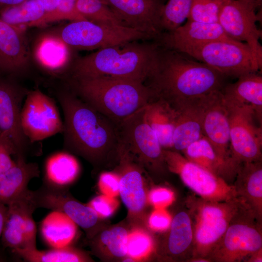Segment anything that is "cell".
Masks as SVG:
<instances>
[{
    "label": "cell",
    "mask_w": 262,
    "mask_h": 262,
    "mask_svg": "<svg viewBox=\"0 0 262 262\" xmlns=\"http://www.w3.org/2000/svg\"><path fill=\"white\" fill-rule=\"evenodd\" d=\"M77 225L67 215L53 211L42 221L40 226L42 237L52 247L69 245L76 237Z\"/></svg>",
    "instance_id": "1f68e13d"
},
{
    "label": "cell",
    "mask_w": 262,
    "mask_h": 262,
    "mask_svg": "<svg viewBox=\"0 0 262 262\" xmlns=\"http://www.w3.org/2000/svg\"><path fill=\"white\" fill-rule=\"evenodd\" d=\"M71 49L52 33L39 37L34 49V57L39 66L49 73L60 74L68 67Z\"/></svg>",
    "instance_id": "4316f807"
},
{
    "label": "cell",
    "mask_w": 262,
    "mask_h": 262,
    "mask_svg": "<svg viewBox=\"0 0 262 262\" xmlns=\"http://www.w3.org/2000/svg\"><path fill=\"white\" fill-rule=\"evenodd\" d=\"M147 199L149 205L155 209H164L172 203L174 199V194L167 188L154 187L149 191Z\"/></svg>",
    "instance_id": "f6af8a7d"
},
{
    "label": "cell",
    "mask_w": 262,
    "mask_h": 262,
    "mask_svg": "<svg viewBox=\"0 0 262 262\" xmlns=\"http://www.w3.org/2000/svg\"><path fill=\"white\" fill-rule=\"evenodd\" d=\"M71 90L117 125L155 98L144 82L110 77L72 78Z\"/></svg>",
    "instance_id": "3957f363"
},
{
    "label": "cell",
    "mask_w": 262,
    "mask_h": 262,
    "mask_svg": "<svg viewBox=\"0 0 262 262\" xmlns=\"http://www.w3.org/2000/svg\"><path fill=\"white\" fill-rule=\"evenodd\" d=\"M238 215L196 221L194 229L193 258L207 259L208 256L223 236L230 223Z\"/></svg>",
    "instance_id": "f546056e"
},
{
    "label": "cell",
    "mask_w": 262,
    "mask_h": 262,
    "mask_svg": "<svg viewBox=\"0 0 262 262\" xmlns=\"http://www.w3.org/2000/svg\"><path fill=\"white\" fill-rule=\"evenodd\" d=\"M45 8L46 15L43 26L53 22V18L60 0H40Z\"/></svg>",
    "instance_id": "7dc6e473"
},
{
    "label": "cell",
    "mask_w": 262,
    "mask_h": 262,
    "mask_svg": "<svg viewBox=\"0 0 262 262\" xmlns=\"http://www.w3.org/2000/svg\"><path fill=\"white\" fill-rule=\"evenodd\" d=\"M261 3L259 0L226 1L221 9L218 23L229 37L245 42L262 68V47L259 42L262 32L256 25L258 16L256 13Z\"/></svg>",
    "instance_id": "7c38bea8"
},
{
    "label": "cell",
    "mask_w": 262,
    "mask_h": 262,
    "mask_svg": "<svg viewBox=\"0 0 262 262\" xmlns=\"http://www.w3.org/2000/svg\"><path fill=\"white\" fill-rule=\"evenodd\" d=\"M171 220L170 215L164 209H155L148 215L146 226L154 231L163 232L168 229Z\"/></svg>",
    "instance_id": "7bdbcfd3"
},
{
    "label": "cell",
    "mask_w": 262,
    "mask_h": 262,
    "mask_svg": "<svg viewBox=\"0 0 262 262\" xmlns=\"http://www.w3.org/2000/svg\"><path fill=\"white\" fill-rule=\"evenodd\" d=\"M30 56L25 29L0 19V72L16 75L25 72Z\"/></svg>",
    "instance_id": "d6986e66"
},
{
    "label": "cell",
    "mask_w": 262,
    "mask_h": 262,
    "mask_svg": "<svg viewBox=\"0 0 262 262\" xmlns=\"http://www.w3.org/2000/svg\"><path fill=\"white\" fill-rule=\"evenodd\" d=\"M233 185L239 201L258 220L262 215V161L240 165Z\"/></svg>",
    "instance_id": "ffe728a7"
},
{
    "label": "cell",
    "mask_w": 262,
    "mask_h": 262,
    "mask_svg": "<svg viewBox=\"0 0 262 262\" xmlns=\"http://www.w3.org/2000/svg\"><path fill=\"white\" fill-rule=\"evenodd\" d=\"M12 251L24 261L30 262H93L90 256L84 251L67 246L53 247L47 250L37 248H16Z\"/></svg>",
    "instance_id": "836d02e7"
},
{
    "label": "cell",
    "mask_w": 262,
    "mask_h": 262,
    "mask_svg": "<svg viewBox=\"0 0 262 262\" xmlns=\"http://www.w3.org/2000/svg\"><path fill=\"white\" fill-rule=\"evenodd\" d=\"M6 210V205L2 204L0 205V237L1 236V234L3 230Z\"/></svg>",
    "instance_id": "c3c4849f"
},
{
    "label": "cell",
    "mask_w": 262,
    "mask_h": 262,
    "mask_svg": "<svg viewBox=\"0 0 262 262\" xmlns=\"http://www.w3.org/2000/svg\"><path fill=\"white\" fill-rule=\"evenodd\" d=\"M98 185L101 194L116 197L119 194V176L114 171L103 172L99 176Z\"/></svg>",
    "instance_id": "60d3db41"
},
{
    "label": "cell",
    "mask_w": 262,
    "mask_h": 262,
    "mask_svg": "<svg viewBox=\"0 0 262 262\" xmlns=\"http://www.w3.org/2000/svg\"><path fill=\"white\" fill-rule=\"evenodd\" d=\"M28 91L13 81L0 77V131L13 144L15 159L26 158L30 154L29 141L20 124L22 101Z\"/></svg>",
    "instance_id": "9a60e30c"
},
{
    "label": "cell",
    "mask_w": 262,
    "mask_h": 262,
    "mask_svg": "<svg viewBox=\"0 0 262 262\" xmlns=\"http://www.w3.org/2000/svg\"><path fill=\"white\" fill-rule=\"evenodd\" d=\"M159 48L156 42L133 41L98 49L75 60L71 78L110 77L145 83Z\"/></svg>",
    "instance_id": "277c9868"
},
{
    "label": "cell",
    "mask_w": 262,
    "mask_h": 262,
    "mask_svg": "<svg viewBox=\"0 0 262 262\" xmlns=\"http://www.w3.org/2000/svg\"><path fill=\"white\" fill-rule=\"evenodd\" d=\"M113 171L119 176V195L128 211V223L131 228H147L150 176L121 144Z\"/></svg>",
    "instance_id": "8992f818"
},
{
    "label": "cell",
    "mask_w": 262,
    "mask_h": 262,
    "mask_svg": "<svg viewBox=\"0 0 262 262\" xmlns=\"http://www.w3.org/2000/svg\"><path fill=\"white\" fill-rule=\"evenodd\" d=\"M71 49L91 50L133 41L151 39L130 27L96 23L87 20L72 21L52 32Z\"/></svg>",
    "instance_id": "5b68a950"
},
{
    "label": "cell",
    "mask_w": 262,
    "mask_h": 262,
    "mask_svg": "<svg viewBox=\"0 0 262 262\" xmlns=\"http://www.w3.org/2000/svg\"><path fill=\"white\" fill-rule=\"evenodd\" d=\"M131 227L128 222L105 226L87 239L92 253L101 260L122 261L127 257V242Z\"/></svg>",
    "instance_id": "7402d4cb"
},
{
    "label": "cell",
    "mask_w": 262,
    "mask_h": 262,
    "mask_svg": "<svg viewBox=\"0 0 262 262\" xmlns=\"http://www.w3.org/2000/svg\"><path fill=\"white\" fill-rule=\"evenodd\" d=\"M229 39H233L225 33L219 23L188 20L184 25L163 33L155 41L162 47L182 53L193 47L218 40Z\"/></svg>",
    "instance_id": "ac0fdd59"
},
{
    "label": "cell",
    "mask_w": 262,
    "mask_h": 262,
    "mask_svg": "<svg viewBox=\"0 0 262 262\" xmlns=\"http://www.w3.org/2000/svg\"><path fill=\"white\" fill-rule=\"evenodd\" d=\"M87 204L100 218L104 220L115 213L119 206V202L116 197L101 194L92 198Z\"/></svg>",
    "instance_id": "ab89813d"
},
{
    "label": "cell",
    "mask_w": 262,
    "mask_h": 262,
    "mask_svg": "<svg viewBox=\"0 0 262 262\" xmlns=\"http://www.w3.org/2000/svg\"><path fill=\"white\" fill-rule=\"evenodd\" d=\"M182 53L226 77L239 78L261 69L249 46L233 39L210 42L187 49Z\"/></svg>",
    "instance_id": "ba28073f"
},
{
    "label": "cell",
    "mask_w": 262,
    "mask_h": 262,
    "mask_svg": "<svg viewBox=\"0 0 262 262\" xmlns=\"http://www.w3.org/2000/svg\"><path fill=\"white\" fill-rule=\"evenodd\" d=\"M224 2L222 0H193L188 20L218 23L219 13Z\"/></svg>",
    "instance_id": "f35d334b"
},
{
    "label": "cell",
    "mask_w": 262,
    "mask_h": 262,
    "mask_svg": "<svg viewBox=\"0 0 262 262\" xmlns=\"http://www.w3.org/2000/svg\"><path fill=\"white\" fill-rule=\"evenodd\" d=\"M77 0H60L53 22L61 20H69L71 21L85 20L77 10Z\"/></svg>",
    "instance_id": "b9f144b4"
},
{
    "label": "cell",
    "mask_w": 262,
    "mask_h": 262,
    "mask_svg": "<svg viewBox=\"0 0 262 262\" xmlns=\"http://www.w3.org/2000/svg\"><path fill=\"white\" fill-rule=\"evenodd\" d=\"M26 0H0V8L19 4Z\"/></svg>",
    "instance_id": "681fc988"
},
{
    "label": "cell",
    "mask_w": 262,
    "mask_h": 262,
    "mask_svg": "<svg viewBox=\"0 0 262 262\" xmlns=\"http://www.w3.org/2000/svg\"><path fill=\"white\" fill-rule=\"evenodd\" d=\"M177 115V110L166 101L158 98L145 108L146 120L164 149H173V136Z\"/></svg>",
    "instance_id": "83f0119b"
},
{
    "label": "cell",
    "mask_w": 262,
    "mask_h": 262,
    "mask_svg": "<svg viewBox=\"0 0 262 262\" xmlns=\"http://www.w3.org/2000/svg\"><path fill=\"white\" fill-rule=\"evenodd\" d=\"M77 9L87 20L98 24L126 26L111 10L106 0H78Z\"/></svg>",
    "instance_id": "8d00e7d4"
},
{
    "label": "cell",
    "mask_w": 262,
    "mask_h": 262,
    "mask_svg": "<svg viewBox=\"0 0 262 262\" xmlns=\"http://www.w3.org/2000/svg\"><path fill=\"white\" fill-rule=\"evenodd\" d=\"M155 246L154 239L147 228H131L128 238L127 257L134 262L147 260L155 253Z\"/></svg>",
    "instance_id": "d590c367"
},
{
    "label": "cell",
    "mask_w": 262,
    "mask_h": 262,
    "mask_svg": "<svg viewBox=\"0 0 262 262\" xmlns=\"http://www.w3.org/2000/svg\"><path fill=\"white\" fill-rule=\"evenodd\" d=\"M262 250H259L257 252L254 253L248 258V262H262Z\"/></svg>",
    "instance_id": "f907efd6"
},
{
    "label": "cell",
    "mask_w": 262,
    "mask_h": 262,
    "mask_svg": "<svg viewBox=\"0 0 262 262\" xmlns=\"http://www.w3.org/2000/svg\"><path fill=\"white\" fill-rule=\"evenodd\" d=\"M238 79L237 82L225 85L221 90L224 101L237 106H251L257 119L262 124V76L256 72L243 75Z\"/></svg>",
    "instance_id": "d4e9b609"
},
{
    "label": "cell",
    "mask_w": 262,
    "mask_h": 262,
    "mask_svg": "<svg viewBox=\"0 0 262 262\" xmlns=\"http://www.w3.org/2000/svg\"><path fill=\"white\" fill-rule=\"evenodd\" d=\"M206 96L190 101L176 110L178 115L173 133L172 150L182 152L189 145L203 136Z\"/></svg>",
    "instance_id": "44dd1931"
},
{
    "label": "cell",
    "mask_w": 262,
    "mask_h": 262,
    "mask_svg": "<svg viewBox=\"0 0 262 262\" xmlns=\"http://www.w3.org/2000/svg\"><path fill=\"white\" fill-rule=\"evenodd\" d=\"M224 102L228 111L233 162L239 166L243 163L262 161V127L255 123L257 117L254 110L249 105L237 106Z\"/></svg>",
    "instance_id": "4fadbf2b"
},
{
    "label": "cell",
    "mask_w": 262,
    "mask_h": 262,
    "mask_svg": "<svg viewBox=\"0 0 262 262\" xmlns=\"http://www.w3.org/2000/svg\"><path fill=\"white\" fill-rule=\"evenodd\" d=\"M182 153L188 161L228 182L235 177L237 171L218 156L211 144L204 136L189 145Z\"/></svg>",
    "instance_id": "f1b7e54d"
},
{
    "label": "cell",
    "mask_w": 262,
    "mask_h": 262,
    "mask_svg": "<svg viewBox=\"0 0 262 262\" xmlns=\"http://www.w3.org/2000/svg\"></svg>",
    "instance_id": "f5cc1de1"
},
{
    "label": "cell",
    "mask_w": 262,
    "mask_h": 262,
    "mask_svg": "<svg viewBox=\"0 0 262 262\" xmlns=\"http://www.w3.org/2000/svg\"><path fill=\"white\" fill-rule=\"evenodd\" d=\"M5 213L1 240L3 246L12 250L24 247V225L26 217L36 209L27 189L8 204Z\"/></svg>",
    "instance_id": "cb8c5ba5"
},
{
    "label": "cell",
    "mask_w": 262,
    "mask_h": 262,
    "mask_svg": "<svg viewBox=\"0 0 262 262\" xmlns=\"http://www.w3.org/2000/svg\"><path fill=\"white\" fill-rule=\"evenodd\" d=\"M30 197L36 209L45 208L62 213L83 229L87 239L106 226L103 219L87 204L75 198L67 187L53 185L44 180L36 190H30Z\"/></svg>",
    "instance_id": "30bf717a"
},
{
    "label": "cell",
    "mask_w": 262,
    "mask_h": 262,
    "mask_svg": "<svg viewBox=\"0 0 262 262\" xmlns=\"http://www.w3.org/2000/svg\"><path fill=\"white\" fill-rule=\"evenodd\" d=\"M163 153L167 170L178 175L200 198L217 202L238 200L234 186L223 178L188 161L179 152L163 149Z\"/></svg>",
    "instance_id": "9c48e42d"
},
{
    "label": "cell",
    "mask_w": 262,
    "mask_h": 262,
    "mask_svg": "<svg viewBox=\"0 0 262 262\" xmlns=\"http://www.w3.org/2000/svg\"><path fill=\"white\" fill-rule=\"evenodd\" d=\"M45 15V8L40 0H26L0 9V19L24 29L27 27L43 26Z\"/></svg>",
    "instance_id": "d6a6232c"
},
{
    "label": "cell",
    "mask_w": 262,
    "mask_h": 262,
    "mask_svg": "<svg viewBox=\"0 0 262 262\" xmlns=\"http://www.w3.org/2000/svg\"><path fill=\"white\" fill-rule=\"evenodd\" d=\"M223 0L224 2H226V1H229V0Z\"/></svg>",
    "instance_id": "816d5d0a"
},
{
    "label": "cell",
    "mask_w": 262,
    "mask_h": 262,
    "mask_svg": "<svg viewBox=\"0 0 262 262\" xmlns=\"http://www.w3.org/2000/svg\"><path fill=\"white\" fill-rule=\"evenodd\" d=\"M255 219L259 220L246 210L241 213L230 223L207 259L210 262H240L262 249L261 229L253 222Z\"/></svg>",
    "instance_id": "8fae6325"
},
{
    "label": "cell",
    "mask_w": 262,
    "mask_h": 262,
    "mask_svg": "<svg viewBox=\"0 0 262 262\" xmlns=\"http://www.w3.org/2000/svg\"><path fill=\"white\" fill-rule=\"evenodd\" d=\"M16 149L10 139L0 131V174L3 173L15 164L12 156L15 158Z\"/></svg>",
    "instance_id": "ee69618b"
},
{
    "label": "cell",
    "mask_w": 262,
    "mask_h": 262,
    "mask_svg": "<svg viewBox=\"0 0 262 262\" xmlns=\"http://www.w3.org/2000/svg\"><path fill=\"white\" fill-rule=\"evenodd\" d=\"M190 201L196 221L235 216L246 210L238 200L217 202L205 200L199 197Z\"/></svg>",
    "instance_id": "e575fe53"
},
{
    "label": "cell",
    "mask_w": 262,
    "mask_h": 262,
    "mask_svg": "<svg viewBox=\"0 0 262 262\" xmlns=\"http://www.w3.org/2000/svg\"><path fill=\"white\" fill-rule=\"evenodd\" d=\"M57 96L64 115L65 149L84 159L96 171L114 168L121 145L118 125L71 90Z\"/></svg>",
    "instance_id": "6da1fadb"
},
{
    "label": "cell",
    "mask_w": 262,
    "mask_h": 262,
    "mask_svg": "<svg viewBox=\"0 0 262 262\" xmlns=\"http://www.w3.org/2000/svg\"><path fill=\"white\" fill-rule=\"evenodd\" d=\"M203 134L218 156L237 170L239 166L231 157L228 111L221 90L213 92L205 97Z\"/></svg>",
    "instance_id": "2e32d148"
},
{
    "label": "cell",
    "mask_w": 262,
    "mask_h": 262,
    "mask_svg": "<svg viewBox=\"0 0 262 262\" xmlns=\"http://www.w3.org/2000/svg\"><path fill=\"white\" fill-rule=\"evenodd\" d=\"M167 234L160 246L155 247L162 260L175 261L182 256L193 242L194 229L189 214L182 211L173 218Z\"/></svg>",
    "instance_id": "603a6c76"
},
{
    "label": "cell",
    "mask_w": 262,
    "mask_h": 262,
    "mask_svg": "<svg viewBox=\"0 0 262 262\" xmlns=\"http://www.w3.org/2000/svg\"><path fill=\"white\" fill-rule=\"evenodd\" d=\"M20 124L23 134L31 143L64 131V122L55 101L39 89L27 94L21 109Z\"/></svg>",
    "instance_id": "5bb4252c"
},
{
    "label": "cell",
    "mask_w": 262,
    "mask_h": 262,
    "mask_svg": "<svg viewBox=\"0 0 262 262\" xmlns=\"http://www.w3.org/2000/svg\"><path fill=\"white\" fill-rule=\"evenodd\" d=\"M125 25L157 40L163 33L161 17L163 0H106Z\"/></svg>",
    "instance_id": "e0dca14e"
},
{
    "label": "cell",
    "mask_w": 262,
    "mask_h": 262,
    "mask_svg": "<svg viewBox=\"0 0 262 262\" xmlns=\"http://www.w3.org/2000/svg\"><path fill=\"white\" fill-rule=\"evenodd\" d=\"M33 212L29 213L25 219L23 235L24 247L22 248H36V226L33 217Z\"/></svg>",
    "instance_id": "bcb514c9"
},
{
    "label": "cell",
    "mask_w": 262,
    "mask_h": 262,
    "mask_svg": "<svg viewBox=\"0 0 262 262\" xmlns=\"http://www.w3.org/2000/svg\"><path fill=\"white\" fill-rule=\"evenodd\" d=\"M226 76L183 53L159 46L145 83L175 110L225 86Z\"/></svg>",
    "instance_id": "7a4b0ae2"
},
{
    "label": "cell",
    "mask_w": 262,
    "mask_h": 262,
    "mask_svg": "<svg viewBox=\"0 0 262 262\" xmlns=\"http://www.w3.org/2000/svg\"><path fill=\"white\" fill-rule=\"evenodd\" d=\"M14 160L12 167L0 174V205H7L28 189L33 179L39 177L37 163H28L23 158Z\"/></svg>",
    "instance_id": "484cf974"
},
{
    "label": "cell",
    "mask_w": 262,
    "mask_h": 262,
    "mask_svg": "<svg viewBox=\"0 0 262 262\" xmlns=\"http://www.w3.org/2000/svg\"><path fill=\"white\" fill-rule=\"evenodd\" d=\"M193 0H168L162 12L161 24L163 33L172 31L181 26L188 18Z\"/></svg>",
    "instance_id": "74e56055"
},
{
    "label": "cell",
    "mask_w": 262,
    "mask_h": 262,
    "mask_svg": "<svg viewBox=\"0 0 262 262\" xmlns=\"http://www.w3.org/2000/svg\"><path fill=\"white\" fill-rule=\"evenodd\" d=\"M80 164L68 152H59L50 156L45 164L43 180L50 184L67 187L79 176Z\"/></svg>",
    "instance_id": "4dcf8cb0"
},
{
    "label": "cell",
    "mask_w": 262,
    "mask_h": 262,
    "mask_svg": "<svg viewBox=\"0 0 262 262\" xmlns=\"http://www.w3.org/2000/svg\"><path fill=\"white\" fill-rule=\"evenodd\" d=\"M145 107L119 123L120 141L149 176L150 174H162L168 170L164 158L163 148L146 120Z\"/></svg>",
    "instance_id": "52a82bcc"
}]
</instances>
